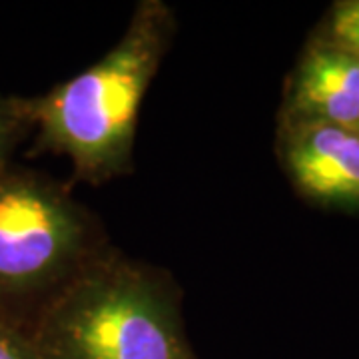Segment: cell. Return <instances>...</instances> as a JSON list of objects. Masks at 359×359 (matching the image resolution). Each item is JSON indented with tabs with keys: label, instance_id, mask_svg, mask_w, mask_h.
<instances>
[{
	"label": "cell",
	"instance_id": "cell-1",
	"mask_svg": "<svg viewBox=\"0 0 359 359\" xmlns=\"http://www.w3.org/2000/svg\"><path fill=\"white\" fill-rule=\"evenodd\" d=\"M176 30L162 0H142L98 62L39 98H26L36 146L72 162L78 178L102 184L132 168L138 112Z\"/></svg>",
	"mask_w": 359,
	"mask_h": 359
},
{
	"label": "cell",
	"instance_id": "cell-6",
	"mask_svg": "<svg viewBox=\"0 0 359 359\" xmlns=\"http://www.w3.org/2000/svg\"><path fill=\"white\" fill-rule=\"evenodd\" d=\"M32 128L26 98L0 94V174L11 168L14 150Z\"/></svg>",
	"mask_w": 359,
	"mask_h": 359
},
{
	"label": "cell",
	"instance_id": "cell-8",
	"mask_svg": "<svg viewBox=\"0 0 359 359\" xmlns=\"http://www.w3.org/2000/svg\"><path fill=\"white\" fill-rule=\"evenodd\" d=\"M0 359H42L28 330L0 311Z\"/></svg>",
	"mask_w": 359,
	"mask_h": 359
},
{
	"label": "cell",
	"instance_id": "cell-3",
	"mask_svg": "<svg viewBox=\"0 0 359 359\" xmlns=\"http://www.w3.org/2000/svg\"><path fill=\"white\" fill-rule=\"evenodd\" d=\"M88 214L54 180L8 168L0 174V311L42 306L94 259ZM14 320V318H13Z\"/></svg>",
	"mask_w": 359,
	"mask_h": 359
},
{
	"label": "cell",
	"instance_id": "cell-2",
	"mask_svg": "<svg viewBox=\"0 0 359 359\" xmlns=\"http://www.w3.org/2000/svg\"><path fill=\"white\" fill-rule=\"evenodd\" d=\"M28 334L42 359H196L172 282L118 256L80 269Z\"/></svg>",
	"mask_w": 359,
	"mask_h": 359
},
{
	"label": "cell",
	"instance_id": "cell-4",
	"mask_svg": "<svg viewBox=\"0 0 359 359\" xmlns=\"http://www.w3.org/2000/svg\"><path fill=\"white\" fill-rule=\"evenodd\" d=\"M278 158L302 198L359 214V132L325 122L280 120Z\"/></svg>",
	"mask_w": 359,
	"mask_h": 359
},
{
	"label": "cell",
	"instance_id": "cell-7",
	"mask_svg": "<svg viewBox=\"0 0 359 359\" xmlns=\"http://www.w3.org/2000/svg\"><path fill=\"white\" fill-rule=\"evenodd\" d=\"M321 40L359 58V0H339L330 8Z\"/></svg>",
	"mask_w": 359,
	"mask_h": 359
},
{
	"label": "cell",
	"instance_id": "cell-5",
	"mask_svg": "<svg viewBox=\"0 0 359 359\" xmlns=\"http://www.w3.org/2000/svg\"><path fill=\"white\" fill-rule=\"evenodd\" d=\"M280 120L325 122L359 132V58L313 39L285 86Z\"/></svg>",
	"mask_w": 359,
	"mask_h": 359
}]
</instances>
